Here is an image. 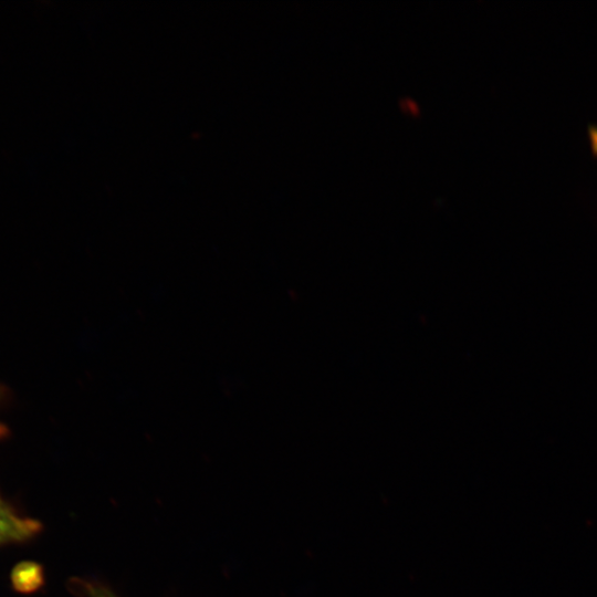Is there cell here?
<instances>
[{
	"mask_svg": "<svg viewBox=\"0 0 597 597\" xmlns=\"http://www.w3.org/2000/svg\"><path fill=\"white\" fill-rule=\"evenodd\" d=\"M74 590L85 597H119L109 586L98 580L74 579Z\"/></svg>",
	"mask_w": 597,
	"mask_h": 597,
	"instance_id": "2",
	"label": "cell"
},
{
	"mask_svg": "<svg viewBox=\"0 0 597 597\" xmlns=\"http://www.w3.org/2000/svg\"><path fill=\"white\" fill-rule=\"evenodd\" d=\"M9 398V390L3 386L0 385V406L3 405V402ZM9 434L8 427L0 421V439L6 438Z\"/></svg>",
	"mask_w": 597,
	"mask_h": 597,
	"instance_id": "3",
	"label": "cell"
},
{
	"mask_svg": "<svg viewBox=\"0 0 597 597\" xmlns=\"http://www.w3.org/2000/svg\"><path fill=\"white\" fill-rule=\"evenodd\" d=\"M40 530L38 521L20 514L0 495V545L27 541Z\"/></svg>",
	"mask_w": 597,
	"mask_h": 597,
	"instance_id": "1",
	"label": "cell"
},
{
	"mask_svg": "<svg viewBox=\"0 0 597 597\" xmlns=\"http://www.w3.org/2000/svg\"><path fill=\"white\" fill-rule=\"evenodd\" d=\"M588 138H589L590 149L593 154L597 156V127L596 126H590L588 128Z\"/></svg>",
	"mask_w": 597,
	"mask_h": 597,
	"instance_id": "4",
	"label": "cell"
}]
</instances>
